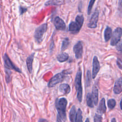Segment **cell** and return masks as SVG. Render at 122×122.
Segmentation results:
<instances>
[{"label": "cell", "instance_id": "cell-1", "mask_svg": "<svg viewBox=\"0 0 122 122\" xmlns=\"http://www.w3.org/2000/svg\"><path fill=\"white\" fill-rule=\"evenodd\" d=\"M67 101L65 98L57 99L55 101V107L58 112V115L64 122L66 121V109Z\"/></svg>", "mask_w": 122, "mask_h": 122}, {"label": "cell", "instance_id": "cell-2", "mask_svg": "<svg viewBox=\"0 0 122 122\" xmlns=\"http://www.w3.org/2000/svg\"><path fill=\"white\" fill-rule=\"evenodd\" d=\"M84 22L83 15H78L75 18V22H72L69 25V31L72 33L76 34L79 32L82 28Z\"/></svg>", "mask_w": 122, "mask_h": 122}, {"label": "cell", "instance_id": "cell-3", "mask_svg": "<svg viewBox=\"0 0 122 122\" xmlns=\"http://www.w3.org/2000/svg\"><path fill=\"white\" fill-rule=\"evenodd\" d=\"M82 72L79 69L77 72L75 78V87L77 91V97L80 103L82 101L83 97V88L82 85Z\"/></svg>", "mask_w": 122, "mask_h": 122}, {"label": "cell", "instance_id": "cell-4", "mask_svg": "<svg viewBox=\"0 0 122 122\" xmlns=\"http://www.w3.org/2000/svg\"><path fill=\"white\" fill-rule=\"evenodd\" d=\"M47 29V24L44 23L39 26L35 31L34 38L39 43H41L43 39L44 34Z\"/></svg>", "mask_w": 122, "mask_h": 122}, {"label": "cell", "instance_id": "cell-5", "mask_svg": "<svg viewBox=\"0 0 122 122\" xmlns=\"http://www.w3.org/2000/svg\"><path fill=\"white\" fill-rule=\"evenodd\" d=\"M65 71H63L60 73L55 75L52 79L50 80L48 84V86L49 88H52L55 86L56 85L64 81V78H65Z\"/></svg>", "mask_w": 122, "mask_h": 122}, {"label": "cell", "instance_id": "cell-6", "mask_svg": "<svg viewBox=\"0 0 122 122\" xmlns=\"http://www.w3.org/2000/svg\"><path fill=\"white\" fill-rule=\"evenodd\" d=\"M122 36V29L121 27H117L115 29L112 34L110 44L112 46H115L120 41Z\"/></svg>", "mask_w": 122, "mask_h": 122}, {"label": "cell", "instance_id": "cell-7", "mask_svg": "<svg viewBox=\"0 0 122 122\" xmlns=\"http://www.w3.org/2000/svg\"><path fill=\"white\" fill-rule=\"evenodd\" d=\"M4 62L5 69H7L9 70H14L15 71L17 72H22L21 70L14 65V64L11 60L10 58L6 54H5L4 55Z\"/></svg>", "mask_w": 122, "mask_h": 122}, {"label": "cell", "instance_id": "cell-8", "mask_svg": "<svg viewBox=\"0 0 122 122\" xmlns=\"http://www.w3.org/2000/svg\"><path fill=\"white\" fill-rule=\"evenodd\" d=\"M99 16V11L98 9H96L94 13L92 14L89 22L88 24V27L91 29H95L97 27V22H98Z\"/></svg>", "mask_w": 122, "mask_h": 122}, {"label": "cell", "instance_id": "cell-9", "mask_svg": "<svg viewBox=\"0 0 122 122\" xmlns=\"http://www.w3.org/2000/svg\"><path fill=\"white\" fill-rule=\"evenodd\" d=\"M100 69V64L98 60V57L94 56L93 58V71H92V78L94 79L96 77Z\"/></svg>", "mask_w": 122, "mask_h": 122}, {"label": "cell", "instance_id": "cell-10", "mask_svg": "<svg viewBox=\"0 0 122 122\" xmlns=\"http://www.w3.org/2000/svg\"><path fill=\"white\" fill-rule=\"evenodd\" d=\"M73 51L75 54V58L77 59H80L82 58L83 52V43L81 41L78 42L73 48Z\"/></svg>", "mask_w": 122, "mask_h": 122}, {"label": "cell", "instance_id": "cell-11", "mask_svg": "<svg viewBox=\"0 0 122 122\" xmlns=\"http://www.w3.org/2000/svg\"><path fill=\"white\" fill-rule=\"evenodd\" d=\"M54 24L55 28L57 30L65 31L66 29V24L62 19L57 16L55 18Z\"/></svg>", "mask_w": 122, "mask_h": 122}, {"label": "cell", "instance_id": "cell-12", "mask_svg": "<svg viewBox=\"0 0 122 122\" xmlns=\"http://www.w3.org/2000/svg\"><path fill=\"white\" fill-rule=\"evenodd\" d=\"M114 92L116 94H119L122 92V78L118 79L115 84L114 87Z\"/></svg>", "mask_w": 122, "mask_h": 122}, {"label": "cell", "instance_id": "cell-13", "mask_svg": "<svg viewBox=\"0 0 122 122\" xmlns=\"http://www.w3.org/2000/svg\"><path fill=\"white\" fill-rule=\"evenodd\" d=\"M97 111V113L99 115H103L105 113L106 111V107L105 105V100L104 98H103L101 99Z\"/></svg>", "mask_w": 122, "mask_h": 122}, {"label": "cell", "instance_id": "cell-14", "mask_svg": "<svg viewBox=\"0 0 122 122\" xmlns=\"http://www.w3.org/2000/svg\"><path fill=\"white\" fill-rule=\"evenodd\" d=\"M93 104L95 106L97 105L98 103V89L95 85L93 87L92 93Z\"/></svg>", "mask_w": 122, "mask_h": 122}, {"label": "cell", "instance_id": "cell-15", "mask_svg": "<svg viewBox=\"0 0 122 122\" xmlns=\"http://www.w3.org/2000/svg\"><path fill=\"white\" fill-rule=\"evenodd\" d=\"M59 91L64 94H68L71 92V87L68 84H61L59 86Z\"/></svg>", "mask_w": 122, "mask_h": 122}, {"label": "cell", "instance_id": "cell-16", "mask_svg": "<svg viewBox=\"0 0 122 122\" xmlns=\"http://www.w3.org/2000/svg\"><path fill=\"white\" fill-rule=\"evenodd\" d=\"M112 36V29L109 26H107L104 32V38L105 42H108Z\"/></svg>", "mask_w": 122, "mask_h": 122}, {"label": "cell", "instance_id": "cell-17", "mask_svg": "<svg viewBox=\"0 0 122 122\" xmlns=\"http://www.w3.org/2000/svg\"><path fill=\"white\" fill-rule=\"evenodd\" d=\"M34 54H32L26 59V65L30 73H32V63L33 61Z\"/></svg>", "mask_w": 122, "mask_h": 122}, {"label": "cell", "instance_id": "cell-18", "mask_svg": "<svg viewBox=\"0 0 122 122\" xmlns=\"http://www.w3.org/2000/svg\"><path fill=\"white\" fill-rule=\"evenodd\" d=\"M76 116V109L75 106L73 105L70 111L69 118L71 122H75Z\"/></svg>", "mask_w": 122, "mask_h": 122}, {"label": "cell", "instance_id": "cell-19", "mask_svg": "<svg viewBox=\"0 0 122 122\" xmlns=\"http://www.w3.org/2000/svg\"><path fill=\"white\" fill-rule=\"evenodd\" d=\"M69 55L66 53L63 52L61 54H58L57 56V60L60 63H63L65 62L69 59Z\"/></svg>", "mask_w": 122, "mask_h": 122}, {"label": "cell", "instance_id": "cell-20", "mask_svg": "<svg viewBox=\"0 0 122 122\" xmlns=\"http://www.w3.org/2000/svg\"><path fill=\"white\" fill-rule=\"evenodd\" d=\"M86 104H87V105L90 108H93L94 106L92 96L91 93H88L87 94Z\"/></svg>", "mask_w": 122, "mask_h": 122}, {"label": "cell", "instance_id": "cell-21", "mask_svg": "<svg viewBox=\"0 0 122 122\" xmlns=\"http://www.w3.org/2000/svg\"><path fill=\"white\" fill-rule=\"evenodd\" d=\"M91 83V73L90 70H88L86 72V80H85V86L88 87L90 86Z\"/></svg>", "mask_w": 122, "mask_h": 122}, {"label": "cell", "instance_id": "cell-22", "mask_svg": "<svg viewBox=\"0 0 122 122\" xmlns=\"http://www.w3.org/2000/svg\"><path fill=\"white\" fill-rule=\"evenodd\" d=\"M70 44V41L68 38H65L64 39L62 42V46H61V51L62 52L68 48Z\"/></svg>", "mask_w": 122, "mask_h": 122}, {"label": "cell", "instance_id": "cell-23", "mask_svg": "<svg viewBox=\"0 0 122 122\" xmlns=\"http://www.w3.org/2000/svg\"><path fill=\"white\" fill-rule=\"evenodd\" d=\"M75 122H83V116H82V111L81 109H78V111L76 113V118Z\"/></svg>", "mask_w": 122, "mask_h": 122}, {"label": "cell", "instance_id": "cell-24", "mask_svg": "<svg viewBox=\"0 0 122 122\" xmlns=\"http://www.w3.org/2000/svg\"><path fill=\"white\" fill-rule=\"evenodd\" d=\"M107 105L110 110L113 109L116 105V101L114 99H109L107 102Z\"/></svg>", "mask_w": 122, "mask_h": 122}, {"label": "cell", "instance_id": "cell-25", "mask_svg": "<svg viewBox=\"0 0 122 122\" xmlns=\"http://www.w3.org/2000/svg\"><path fill=\"white\" fill-rule=\"evenodd\" d=\"M6 72V81L7 83H9L11 81V72L10 70L5 69Z\"/></svg>", "mask_w": 122, "mask_h": 122}, {"label": "cell", "instance_id": "cell-26", "mask_svg": "<svg viewBox=\"0 0 122 122\" xmlns=\"http://www.w3.org/2000/svg\"><path fill=\"white\" fill-rule=\"evenodd\" d=\"M96 1V0H90L89 5H88V14L90 15L91 13V11L93 7V4H94L95 2Z\"/></svg>", "mask_w": 122, "mask_h": 122}, {"label": "cell", "instance_id": "cell-27", "mask_svg": "<svg viewBox=\"0 0 122 122\" xmlns=\"http://www.w3.org/2000/svg\"><path fill=\"white\" fill-rule=\"evenodd\" d=\"M59 2L56 0H51L47 2H46L45 4L46 6H50V5H59Z\"/></svg>", "mask_w": 122, "mask_h": 122}, {"label": "cell", "instance_id": "cell-28", "mask_svg": "<svg viewBox=\"0 0 122 122\" xmlns=\"http://www.w3.org/2000/svg\"><path fill=\"white\" fill-rule=\"evenodd\" d=\"M94 122H102V117L101 115L99 114H95L94 116Z\"/></svg>", "mask_w": 122, "mask_h": 122}, {"label": "cell", "instance_id": "cell-29", "mask_svg": "<svg viewBox=\"0 0 122 122\" xmlns=\"http://www.w3.org/2000/svg\"><path fill=\"white\" fill-rule=\"evenodd\" d=\"M116 49L118 51L122 53V40H120L116 45Z\"/></svg>", "mask_w": 122, "mask_h": 122}, {"label": "cell", "instance_id": "cell-30", "mask_svg": "<svg viewBox=\"0 0 122 122\" xmlns=\"http://www.w3.org/2000/svg\"><path fill=\"white\" fill-rule=\"evenodd\" d=\"M116 64L118 67L120 69H122V58L118 57L116 61Z\"/></svg>", "mask_w": 122, "mask_h": 122}, {"label": "cell", "instance_id": "cell-31", "mask_svg": "<svg viewBox=\"0 0 122 122\" xmlns=\"http://www.w3.org/2000/svg\"><path fill=\"white\" fill-rule=\"evenodd\" d=\"M19 11H20V14L21 15L23 14L24 13H25V12L27 11V9L26 8H24L22 6L20 7L19 8Z\"/></svg>", "mask_w": 122, "mask_h": 122}, {"label": "cell", "instance_id": "cell-32", "mask_svg": "<svg viewBox=\"0 0 122 122\" xmlns=\"http://www.w3.org/2000/svg\"><path fill=\"white\" fill-rule=\"evenodd\" d=\"M118 8L120 11L122 10V0H119Z\"/></svg>", "mask_w": 122, "mask_h": 122}, {"label": "cell", "instance_id": "cell-33", "mask_svg": "<svg viewBox=\"0 0 122 122\" xmlns=\"http://www.w3.org/2000/svg\"><path fill=\"white\" fill-rule=\"evenodd\" d=\"M54 41H53L52 43H51V45L50 46V49L51 51H52L53 50V49H54Z\"/></svg>", "mask_w": 122, "mask_h": 122}, {"label": "cell", "instance_id": "cell-34", "mask_svg": "<svg viewBox=\"0 0 122 122\" xmlns=\"http://www.w3.org/2000/svg\"><path fill=\"white\" fill-rule=\"evenodd\" d=\"M38 122H48V121L45 119H43V118H41L39 120Z\"/></svg>", "mask_w": 122, "mask_h": 122}, {"label": "cell", "instance_id": "cell-35", "mask_svg": "<svg viewBox=\"0 0 122 122\" xmlns=\"http://www.w3.org/2000/svg\"><path fill=\"white\" fill-rule=\"evenodd\" d=\"M61 118L59 116V115H57V122H62V121H61Z\"/></svg>", "mask_w": 122, "mask_h": 122}, {"label": "cell", "instance_id": "cell-36", "mask_svg": "<svg viewBox=\"0 0 122 122\" xmlns=\"http://www.w3.org/2000/svg\"><path fill=\"white\" fill-rule=\"evenodd\" d=\"M120 107L121 109L122 110V99H121L120 103Z\"/></svg>", "mask_w": 122, "mask_h": 122}, {"label": "cell", "instance_id": "cell-37", "mask_svg": "<svg viewBox=\"0 0 122 122\" xmlns=\"http://www.w3.org/2000/svg\"><path fill=\"white\" fill-rule=\"evenodd\" d=\"M111 122H116V119L115 118H112V119L111 120Z\"/></svg>", "mask_w": 122, "mask_h": 122}, {"label": "cell", "instance_id": "cell-38", "mask_svg": "<svg viewBox=\"0 0 122 122\" xmlns=\"http://www.w3.org/2000/svg\"><path fill=\"white\" fill-rule=\"evenodd\" d=\"M85 122H90V121H89V119L88 118H87L86 120H85Z\"/></svg>", "mask_w": 122, "mask_h": 122}]
</instances>
